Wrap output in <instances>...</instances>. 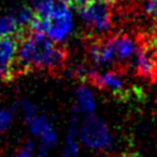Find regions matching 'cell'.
<instances>
[{
  "instance_id": "cell-7",
  "label": "cell",
  "mask_w": 157,
  "mask_h": 157,
  "mask_svg": "<svg viewBox=\"0 0 157 157\" xmlns=\"http://www.w3.org/2000/svg\"><path fill=\"white\" fill-rule=\"evenodd\" d=\"M26 121L29 126V130L33 135H36L45 146H53L56 142V134L53 126L44 117H39L37 114L26 118Z\"/></svg>"
},
{
  "instance_id": "cell-15",
  "label": "cell",
  "mask_w": 157,
  "mask_h": 157,
  "mask_svg": "<svg viewBox=\"0 0 157 157\" xmlns=\"http://www.w3.org/2000/svg\"><path fill=\"white\" fill-rule=\"evenodd\" d=\"M37 157H45L44 155H39V156H37Z\"/></svg>"
},
{
  "instance_id": "cell-5",
  "label": "cell",
  "mask_w": 157,
  "mask_h": 157,
  "mask_svg": "<svg viewBox=\"0 0 157 157\" xmlns=\"http://www.w3.org/2000/svg\"><path fill=\"white\" fill-rule=\"evenodd\" d=\"M80 139L87 147L93 150H105L112 144L107 125L92 115L83 120L80 128Z\"/></svg>"
},
{
  "instance_id": "cell-9",
  "label": "cell",
  "mask_w": 157,
  "mask_h": 157,
  "mask_svg": "<svg viewBox=\"0 0 157 157\" xmlns=\"http://www.w3.org/2000/svg\"><path fill=\"white\" fill-rule=\"evenodd\" d=\"M23 31H26V29H23L18 25L17 20L15 18V16L12 13L0 17V38L6 37V36H12V34H18Z\"/></svg>"
},
{
  "instance_id": "cell-6",
  "label": "cell",
  "mask_w": 157,
  "mask_h": 157,
  "mask_svg": "<svg viewBox=\"0 0 157 157\" xmlns=\"http://www.w3.org/2000/svg\"><path fill=\"white\" fill-rule=\"evenodd\" d=\"M21 33L0 38V81L2 82L17 78L16 59Z\"/></svg>"
},
{
  "instance_id": "cell-4",
  "label": "cell",
  "mask_w": 157,
  "mask_h": 157,
  "mask_svg": "<svg viewBox=\"0 0 157 157\" xmlns=\"http://www.w3.org/2000/svg\"><path fill=\"white\" fill-rule=\"evenodd\" d=\"M85 53L90 63L96 66L114 65L117 66L115 49L113 36L109 34H91L85 39Z\"/></svg>"
},
{
  "instance_id": "cell-14",
  "label": "cell",
  "mask_w": 157,
  "mask_h": 157,
  "mask_svg": "<svg viewBox=\"0 0 157 157\" xmlns=\"http://www.w3.org/2000/svg\"><path fill=\"white\" fill-rule=\"evenodd\" d=\"M70 1V4L72 5V6H76L77 9H80V7H82L83 5H86L87 2H90L91 0H69Z\"/></svg>"
},
{
  "instance_id": "cell-8",
  "label": "cell",
  "mask_w": 157,
  "mask_h": 157,
  "mask_svg": "<svg viewBox=\"0 0 157 157\" xmlns=\"http://www.w3.org/2000/svg\"><path fill=\"white\" fill-rule=\"evenodd\" d=\"M75 96H76V110L92 114L94 110V99L91 91L85 86H80L76 90Z\"/></svg>"
},
{
  "instance_id": "cell-12",
  "label": "cell",
  "mask_w": 157,
  "mask_h": 157,
  "mask_svg": "<svg viewBox=\"0 0 157 157\" xmlns=\"http://www.w3.org/2000/svg\"><path fill=\"white\" fill-rule=\"evenodd\" d=\"M145 11L157 25V0H145Z\"/></svg>"
},
{
  "instance_id": "cell-11",
  "label": "cell",
  "mask_w": 157,
  "mask_h": 157,
  "mask_svg": "<svg viewBox=\"0 0 157 157\" xmlns=\"http://www.w3.org/2000/svg\"><path fill=\"white\" fill-rule=\"evenodd\" d=\"M12 114L6 109H0V134H2L11 124Z\"/></svg>"
},
{
  "instance_id": "cell-1",
  "label": "cell",
  "mask_w": 157,
  "mask_h": 157,
  "mask_svg": "<svg viewBox=\"0 0 157 157\" xmlns=\"http://www.w3.org/2000/svg\"><path fill=\"white\" fill-rule=\"evenodd\" d=\"M67 56V49L59 42L28 28L20 36L16 59L17 77L37 71L60 74L66 66Z\"/></svg>"
},
{
  "instance_id": "cell-16",
  "label": "cell",
  "mask_w": 157,
  "mask_h": 157,
  "mask_svg": "<svg viewBox=\"0 0 157 157\" xmlns=\"http://www.w3.org/2000/svg\"><path fill=\"white\" fill-rule=\"evenodd\" d=\"M103 1H108V2H112L113 0H103Z\"/></svg>"
},
{
  "instance_id": "cell-2",
  "label": "cell",
  "mask_w": 157,
  "mask_h": 157,
  "mask_svg": "<svg viewBox=\"0 0 157 157\" xmlns=\"http://www.w3.org/2000/svg\"><path fill=\"white\" fill-rule=\"evenodd\" d=\"M69 0H37L33 6L31 29L48 38L61 42L72 28V15Z\"/></svg>"
},
{
  "instance_id": "cell-3",
  "label": "cell",
  "mask_w": 157,
  "mask_h": 157,
  "mask_svg": "<svg viewBox=\"0 0 157 157\" xmlns=\"http://www.w3.org/2000/svg\"><path fill=\"white\" fill-rule=\"evenodd\" d=\"M78 12L86 27L92 32L91 34L105 33L112 27L113 10L110 2L108 1L91 0L80 7Z\"/></svg>"
},
{
  "instance_id": "cell-10",
  "label": "cell",
  "mask_w": 157,
  "mask_h": 157,
  "mask_svg": "<svg viewBox=\"0 0 157 157\" xmlns=\"http://www.w3.org/2000/svg\"><path fill=\"white\" fill-rule=\"evenodd\" d=\"M78 144L76 142V126L72 124L69 129V134L66 136V144L63 151L61 157H77Z\"/></svg>"
},
{
  "instance_id": "cell-13",
  "label": "cell",
  "mask_w": 157,
  "mask_h": 157,
  "mask_svg": "<svg viewBox=\"0 0 157 157\" xmlns=\"http://www.w3.org/2000/svg\"><path fill=\"white\" fill-rule=\"evenodd\" d=\"M32 151H33V146L31 144H25L13 155V157H32Z\"/></svg>"
}]
</instances>
